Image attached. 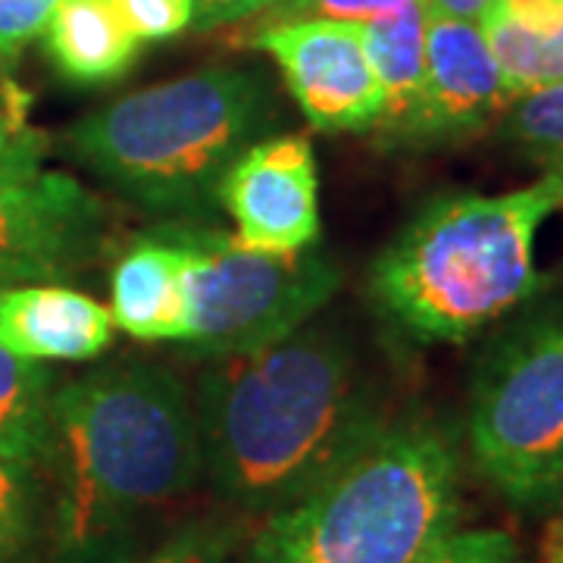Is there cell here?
Masks as SVG:
<instances>
[{
    "mask_svg": "<svg viewBox=\"0 0 563 563\" xmlns=\"http://www.w3.org/2000/svg\"><path fill=\"white\" fill-rule=\"evenodd\" d=\"M191 401L201 476L229 507L263 517L317 488L388 426L351 344L322 329L210 357Z\"/></svg>",
    "mask_w": 563,
    "mask_h": 563,
    "instance_id": "1",
    "label": "cell"
},
{
    "mask_svg": "<svg viewBox=\"0 0 563 563\" xmlns=\"http://www.w3.org/2000/svg\"><path fill=\"white\" fill-rule=\"evenodd\" d=\"M51 548L57 563H113L201 483L191 391L157 363L91 369L51 398Z\"/></svg>",
    "mask_w": 563,
    "mask_h": 563,
    "instance_id": "2",
    "label": "cell"
},
{
    "mask_svg": "<svg viewBox=\"0 0 563 563\" xmlns=\"http://www.w3.org/2000/svg\"><path fill=\"white\" fill-rule=\"evenodd\" d=\"M563 207V179L507 195L426 203L373 263L369 291L417 342H466L539 291L536 239Z\"/></svg>",
    "mask_w": 563,
    "mask_h": 563,
    "instance_id": "3",
    "label": "cell"
},
{
    "mask_svg": "<svg viewBox=\"0 0 563 563\" xmlns=\"http://www.w3.org/2000/svg\"><path fill=\"white\" fill-rule=\"evenodd\" d=\"M461 520V457L432 420L388 422L298 501L266 514L244 563H417Z\"/></svg>",
    "mask_w": 563,
    "mask_h": 563,
    "instance_id": "4",
    "label": "cell"
},
{
    "mask_svg": "<svg viewBox=\"0 0 563 563\" xmlns=\"http://www.w3.org/2000/svg\"><path fill=\"white\" fill-rule=\"evenodd\" d=\"M273 117L257 69L213 66L95 110L69 129V147L122 198L198 220L220 203L222 176Z\"/></svg>",
    "mask_w": 563,
    "mask_h": 563,
    "instance_id": "5",
    "label": "cell"
},
{
    "mask_svg": "<svg viewBox=\"0 0 563 563\" xmlns=\"http://www.w3.org/2000/svg\"><path fill=\"white\" fill-rule=\"evenodd\" d=\"M470 451L514 507L563 510V303L514 322L483 354L470 395Z\"/></svg>",
    "mask_w": 563,
    "mask_h": 563,
    "instance_id": "6",
    "label": "cell"
},
{
    "mask_svg": "<svg viewBox=\"0 0 563 563\" xmlns=\"http://www.w3.org/2000/svg\"><path fill=\"white\" fill-rule=\"evenodd\" d=\"M161 229L185 254V344L207 357L279 342L301 329L342 285L339 266L307 247L261 251L191 222Z\"/></svg>",
    "mask_w": 563,
    "mask_h": 563,
    "instance_id": "7",
    "label": "cell"
},
{
    "mask_svg": "<svg viewBox=\"0 0 563 563\" xmlns=\"http://www.w3.org/2000/svg\"><path fill=\"white\" fill-rule=\"evenodd\" d=\"M44 147L0 163V288L60 282L98 257L107 207L79 179L41 166Z\"/></svg>",
    "mask_w": 563,
    "mask_h": 563,
    "instance_id": "8",
    "label": "cell"
},
{
    "mask_svg": "<svg viewBox=\"0 0 563 563\" xmlns=\"http://www.w3.org/2000/svg\"><path fill=\"white\" fill-rule=\"evenodd\" d=\"M507 107L510 95L483 25L429 13L420 95L407 117L376 141L398 151L457 144L485 132Z\"/></svg>",
    "mask_w": 563,
    "mask_h": 563,
    "instance_id": "9",
    "label": "cell"
},
{
    "mask_svg": "<svg viewBox=\"0 0 563 563\" xmlns=\"http://www.w3.org/2000/svg\"><path fill=\"white\" fill-rule=\"evenodd\" d=\"M251 44L279 63L291 98L320 132H366L383 117V88L357 22H273Z\"/></svg>",
    "mask_w": 563,
    "mask_h": 563,
    "instance_id": "10",
    "label": "cell"
},
{
    "mask_svg": "<svg viewBox=\"0 0 563 563\" xmlns=\"http://www.w3.org/2000/svg\"><path fill=\"white\" fill-rule=\"evenodd\" d=\"M220 203L239 242L261 251H303L320 239V181L310 141H254L220 181Z\"/></svg>",
    "mask_w": 563,
    "mask_h": 563,
    "instance_id": "11",
    "label": "cell"
},
{
    "mask_svg": "<svg viewBox=\"0 0 563 563\" xmlns=\"http://www.w3.org/2000/svg\"><path fill=\"white\" fill-rule=\"evenodd\" d=\"M113 332V313L66 285L0 288V344L22 361H91Z\"/></svg>",
    "mask_w": 563,
    "mask_h": 563,
    "instance_id": "12",
    "label": "cell"
},
{
    "mask_svg": "<svg viewBox=\"0 0 563 563\" xmlns=\"http://www.w3.org/2000/svg\"><path fill=\"white\" fill-rule=\"evenodd\" d=\"M113 322L141 342L188 339L185 254L163 229L132 244L113 269Z\"/></svg>",
    "mask_w": 563,
    "mask_h": 563,
    "instance_id": "13",
    "label": "cell"
},
{
    "mask_svg": "<svg viewBox=\"0 0 563 563\" xmlns=\"http://www.w3.org/2000/svg\"><path fill=\"white\" fill-rule=\"evenodd\" d=\"M41 35L57 69L79 85L120 79L141 47L113 0H60Z\"/></svg>",
    "mask_w": 563,
    "mask_h": 563,
    "instance_id": "14",
    "label": "cell"
},
{
    "mask_svg": "<svg viewBox=\"0 0 563 563\" xmlns=\"http://www.w3.org/2000/svg\"><path fill=\"white\" fill-rule=\"evenodd\" d=\"M369 66L383 88V117L373 125L376 139L391 132L413 107L426 69V25L429 7L426 0H404L376 20L357 22Z\"/></svg>",
    "mask_w": 563,
    "mask_h": 563,
    "instance_id": "15",
    "label": "cell"
},
{
    "mask_svg": "<svg viewBox=\"0 0 563 563\" xmlns=\"http://www.w3.org/2000/svg\"><path fill=\"white\" fill-rule=\"evenodd\" d=\"M51 373L0 344V451L44 466L51 451Z\"/></svg>",
    "mask_w": 563,
    "mask_h": 563,
    "instance_id": "16",
    "label": "cell"
},
{
    "mask_svg": "<svg viewBox=\"0 0 563 563\" xmlns=\"http://www.w3.org/2000/svg\"><path fill=\"white\" fill-rule=\"evenodd\" d=\"M483 35L501 69L504 88L510 103L520 101L532 91H542L563 81V22L548 29H532L514 22L498 10H488Z\"/></svg>",
    "mask_w": 563,
    "mask_h": 563,
    "instance_id": "17",
    "label": "cell"
},
{
    "mask_svg": "<svg viewBox=\"0 0 563 563\" xmlns=\"http://www.w3.org/2000/svg\"><path fill=\"white\" fill-rule=\"evenodd\" d=\"M51 544V495L41 466L0 451V563H35Z\"/></svg>",
    "mask_w": 563,
    "mask_h": 563,
    "instance_id": "18",
    "label": "cell"
},
{
    "mask_svg": "<svg viewBox=\"0 0 563 563\" xmlns=\"http://www.w3.org/2000/svg\"><path fill=\"white\" fill-rule=\"evenodd\" d=\"M501 135L542 176L563 179V81L510 103L501 117Z\"/></svg>",
    "mask_w": 563,
    "mask_h": 563,
    "instance_id": "19",
    "label": "cell"
},
{
    "mask_svg": "<svg viewBox=\"0 0 563 563\" xmlns=\"http://www.w3.org/2000/svg\"><path fill=\"white\" fill-rule=\"evenodd\" d=\"M417 563H523V554L504 529H454Z\"/></svg>",
    "mask_w": 563,
    "mask_h": 563,
    "instance_id": "20",
    "label": "cell"
},
{
    "mask_svg": "<svg viewBox=\"0 0 563 563\" xmlns=\"http://www.w3.org/2000/svg\"><path fill=\"white\" fill-rule=\"evenodd\" d=\"M239 529L229 523H191L173 532L141 563H229Z\"/></svg>",
    "mask_w": 563,
    "mask_h": 563,
    "instance_id": "21",
    "label": "cell"
},
{
    "mask_svg": "<svg viewBox=\"0 0 563 563\" xmlns=\"http://www.w3.org/2000/svg\"><path fill=\"white\" fill-rule=\"evenodd\" d=\"M113 7L139 41H169L195 25L191 0H113Z\"/></svg>",
    "mask_w": 563,
    "mask_h": 563,
    "instance_id": "22",
    "label": "cell"
},
{
    "mask_svg": "<svg viewBox=\"0 0 563 563\" xmlns=\"http://www.w3.org/2000/svg\"><path fill=\"white\" fill-rule=\"evenodd\" d=\"M404 0H273L266 10L276 13L273 22L288 20H339L366 22L401 7Z\"/></svg>",
    "mask_w": 563,
    "mask_h": 563,
    "instance_id": "23",
    "label": "cell"
},
{
    "mask_svg": "<svg viewBox=\"0 0 563 563\" xmlns=\"http://www.w3.org/2000/svg\"><path fill=\"white\" fill-rule=\"evenodd\" d=\"M60 0H0V54H16L38 38Z\"/></svg>",
    "mask_w": 563,
    "mask_h": 563,
    "instance_id": "24",
    "label": "cell"
},
{
    "mask_svg": "<svg viewBox=\"0 0 563 563\" xmlns=\"http://www.w3.org/2000/svg\"><path fill=\"white\" fill-rule=\"evenodd\" d=\"M191 3H195V25L198 29H217L225 22L257 16L273 0H191Z\"/></svg>",
    "mask_w": 563,
    "mask_h": 563,
    "instance_id": "25",
    "label": "cell"
},
{
    "mask_svg": "<svg viewBox=\"0 0 563 563\" xmlns=\"http://www.w3.org/2000/svg\"><path fill=\"white\" fill-rule=\"evenodd\" d=\"M488 10H498L514 22H523L532 29H548L563 22V0H492Z\"/></svg>",
    "mask_w": 563,
    "mask_h": 563,
    "instance_id": "26",
    "label": "cell"
},
{
    "mask_svg": "<svg viewBox=\"0 0 563 563\" xmlns=\"http://www.w3.org/2000/svg\"><path fill=\"white\" fill-rule=\"evenodd\" d=\"M32 147H44V139L25 125L20 107H3L0 110V163L13 161Z\"/></svg>",
    "mask_w": 563,
    "mask_h": 563,
    "instance_id": "27",
    "label": "cell"
},
{
    "mask_svg": "<svg viewBox=\"0 0 563 563\" xmlns=\"http://www.w3.org/2000/svg\"><path fill=\"white\" fill-rule=\"evenodd\" d=\"M429 13L435 16H448V20H461V22H479L485 20L492 0H426Z\"/></svg>",
    "mask_w": 563,
    "mask_h": 563,
    "instance_id": "28",
    "label": "cell"
},
{
    "mask_svg": "<svg viewBox=\"0 0 563 563\" xmlns=\"http://www.w3.org/2000/svg\"><path fill=\"white\" fill-rule=\"evenodd\" d=\"M542 563H563V514L544 529Z\"/></svg>",
    "mask_w": 563,
    "mask_h": 563,
    "instance_id": "29",
    "label": "cell"
}]
</instances>
